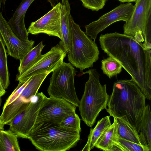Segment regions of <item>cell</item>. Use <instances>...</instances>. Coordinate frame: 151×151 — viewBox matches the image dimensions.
Instances as JSON below:
<instances>
[{"instance_id": "32", "label": "cell", "mask_w": 151, "mask_h": 151, "mask_svg": "<svg viewBox=\"0 0 151 151\" xmlns=\"http://www.w3.org/2000/svg\"><path fill=\"white\" fill-rule=\"evenodd\" d=\"M4 125L0 118V130H4Z\"/></svg>"}, {"instance_id": "16", "label": "cell", "mask_w": 151, "mask_h": 151, "mask_svg": "<svg viewBox=\"0 0 151 151\" xmlns=\"http://www.w3.org/2000/svg\"><path fill=\"white\" fill-rule=\"evenodd\" d=\"M114 122L99 138L95 147L105 151H123L119 141L118 126L115 117Z\"/></svg>"}, {"instance_id": "12", "label": "cell", "mask_w": 151, "mask_h": 151, "mask_svg": "<svg viewBox=\"0 0 151 151\" xmlns=\"http://www.w3.org/2000/svg\"><path fill=\"white\" fill-rule=\"evenodd\" d=\"M0 36L6 47L8 55L19 60L33 47L35 43L32 40L23 41L18 38L0 11Z\"/></svg>"}, {"instance_id": "7", "label": "cell", "mask_w": 151, "mask_h": 151, "mask_svg": "<svg viewBox=\"0 0 151 151\" xmlns=\"http://www.w3.org/2000/svg\"><path fill=\"white\" fill-rule=\"evenodd\" d=\"M129 20L123 28L124 34L134 37L140 32L143 37L144 47L151 49V0H137Z\"/></svg>"}, {"instance_id": "27", "label": "cell", "mask_w": 151, "mask_h": 151, "mask_svg": "<svg viewBox=\"0 0 151 151\" xmlns=\"http://www.w3.org/2000/svg\"><path fill=\"white\" fill-rule=\"evenodd\" d=\"M31 77L24 81L19 82L17 87L6 100L3 109L13 102L20 96L24 88L30 81Z\"/></svg>"}, {"instance_id": "35", "label": "cell", "mask_w": 151, "mask_h": 151, "mask_svg": "<svg viewBox=\"0 0 151 151\" xmlns=\"http://www.w3.org/2000/svg\"><path fill=\"white\" fill-rule=\"evenodd\" d=\"M1 3H2L1 0H0V10H1Z\"/></svg>"}, {"instance_id": "34", "label": "cell", "mask_w": 151, "mask_h": 151, "mask_svg": "<svg viewBox=\"0 0 151 151\" xmlns=\"http://www.w3.org/2000/svg\"><path fill=\"white\" fill-rule=\"evenodd\" d=\"M1 102H2V99H1V97H0V107L1 105Z\"/></svg>"}, {"instance_id": "30", "label": "cell", "mask_w": 151, "mask_h": 151, "mask_svg": "<svg viewBox=\"0 0 151 151\" xmlns=\"http://www.w3.org/2000/svg\"><path fill=\"white\" fill-rule=\"evenodd\" d=\"M59 0H47V1L49 2L50 4L55 5L59 2Z\"/></svg>"}, {"instance_id": "21", "label": "cell", "mask_w": 151, "mask_h": 151, "mask_svg": "<svg viewBox=\"0 0 151 151\" xmlns=\"http://www.w3.org/2000/svg\"><path fill=\"white\" fill-rule=\"evenodd\" d=\"M115 118L117 124L119 137L142 145L136 128L124 117Z\"/></svg>"}, {"instance_id": "20", "label": "cell", "mask_w": 151, "mask_h": 151, "mask_svg": "<svg viewBox=\"0 0 151 151\" xmlns=\"http://www.w3.org/2000/svg\"><path fill=\"white\" fill-rule=\"evenodd\" d=\"M50 73L46 71L32 76L19 96L27 102L31 101L32 97L36 96L42 82Z\"/></svg>"}, {"instance_id": "26", "label": "cell", "mask_w": 151, "mask_h": 151, "mask_svg": "<svg viewBox=\"0 0 151 151\" xmlns=\"http://www.w3.org/2000/svg\"><path fill=\"white\" fill-rule=\"evenodd\" d=\"M118 141L123 151H149L146 147L119 137Z\"/></svg>"}, {"instance_id": "3", "label": "cell", "mask_w": 151, "mask_h": 151, "mask_svg": "<svg viewBox=\"0 0 151 151\" xmlns=\"http://www.w3.org/2000/svg\"><path fill=\"white\" fill-rule=\"evenodd\" d=\"M80 132L49 122L35 123L29 139L36 149L42 151H65L80 139Z\"/></svg>"}, {"instance_id": "18", "label": "cell", "mask_w": 151, "mask_h": 151, "mask_svg": "<svg viewBox=\"0 0 151 151\" xmlns=\"http://www.w3.org/2000/svg\"><path fill=\"white\" fill-rule=\"evenodd\" d=\"M110 116L102 118L93 128H91L87 142L82 151H89L94 147L98 139L104 132L111 124Z\"/></svg>"}, {"instance_id": "19", "label": "cell", "mask_w": 151, "mask_h": 151, "mask_svg": "<svg viewBox=\"0 0 151 151\" xmlns=\"http://www.w3.org/2000/svg\"><path fill=\"white\" fill-rule=\"evenodd\" d=\"M45 46L42 42H41L20 60V65L18 68L19 74L17 76L22 75L40 59L43 56L42 51Z\"/></svg>"}, {"instance_id": "29", "label": "cell", "mask_w": 151, "mask_h": 151, "mask_svg": "<svg viewBox=\"0 0 151 151\" xmlns=\"http://www.w3.org/2000/svg\"><path fill=\"white\" fill-rule=\"evenodd\" d=\"M6 92L5 90L3 88L0 80V97L4 95Z\"/></svg>"}, {"instance_id": "14", "label": "cell", "mask_w": 151, "mask_h": 151, "mask_svg": "<svg viewBox=\"0 0 151 151\" xmlns=\"http://www.w3.org/2000/svg\"><path fill=\"white\" fill-rule=\"evenodd\" d=\"M35 0H22L12 17L8 22L12 30L19 39L23 41H29L28 33L24 23L26 13Z\"/></svg>"}, {"instance_id": "24", "label": "cell", "mask_w": 151, "mask_h": 151, "mask_svg": "<svg viewBox=\"0 0 151 151\" xmlns=\"http://www.w3.org/2000/svg\"><path fill=\"white\" fill-rule=\"evenodd\" d=\"M101 69L103 73L109 78L120 73L122 67L119 62L112 57L109 56L101 61Z\"/></svg>"}, {"instance_id": "8", "label": "cell", "mask_w": 151, "mask_h": 151, "mask_svg": "<svg viewBox=\"0 0 151 151\" xmlns=\"http://www.w3.org/2000/svg\"><path fill=\"white\" fill-rule=\"evenodd\" d=\"M76 106L61 98L45 96L36 123L49 122L59 124L68 116L76 112Z\"/></svg>"}, {"instance_id": "10", "label": "cell", "mask_w": 151, "mask_h": 151, "mask_svg": "<svg viewBox=\"0 0 151 151\" xmlns=\"http://www.w3.org/2000/svg\"><path fill=\"white\" fill-rule=\"evenodd\" d=\"M134 7V5L130 3L121 4L97 20L86 25V34L95 41L98 34L112 24L120 21L127 22L132 14Z\"/></svg>"}, {"instance_id": "1", "label": "cell", "mask_w": 151, "mask_h": 151, "mask_svg": "<svg viewBox=\"0 0 151 151\" xmlns=\"http://www.w3.org/2000/svg\"><path fill=\"white\" fill-rule=\"evenodd\" d=\"M104 52L119 62L139 87L151 100V50L134 37L115 32L101 35L99 39Z\"/></svg>"}, {"instance_id": "23", "label": "cell", "mask_w": 151, "mask_h": 151, "mask_svg": "<svg viewBox=\"0 0 151 151\" xmlns=\"http://www.w3.org/2000/svg\"><path fill=\"white\" fill-rule=\"evenodd\" d=\"M0 80L2 85L6 90L10 84L9 74L7 64L6 50L0 36Z\"/></svg>"}, {"instance_id": "31", "label": "cell", "mask_w": 151, "mask_h": 151, "mask_svg": "<svg viewBox=\"0 0 151 151\" xmlns=\"http://www.w3.org/2000/svg\"><path fill=\"white\" fill-rule=\"evenodd\" d=\"M122 2H127L130 3L131 2H135L137 0H117Z\"/></svg>"}, {"instance_id": "25", "label": "cell", "mask_w": 151, "mask_h": 151, "mask_svg": "<svg viewBox=\"0 0 151 151\" xmlns=\"http://www.w3.org/2000/svg\"><path fill=\"white\" fill-rule=\"evenodd\" d=\"M60 126L64 128L81 132V119L76 112L70 114L64 119L60 123Z\"/></svg>"}, {"instance_id": "17", "label": "cell", "mask_w": 151, "mask_h": 151, "mask_svg": "<svg viewBox=\"0 0 151 151\" xmlns=\"http://www.w3.org/2000/svg\"><path fill=\"white\" fill-rule=\"evenodd\" d=\"M141 145L151 151V113L149 105L146 106L136 128Z\"/></svg>"}, {"instance_id": "33", "label": "cell", "mask_w": 151, "mask_h": 151, "mask_svg": "<svg viewBox=\"0 0 151 151\" xmlns=\"http://www.w3.org/2000/svg\"><path fill=\"white\" fill-rule=\"evenodd\" d=\"M7 0H1L2 3L3 4H4Z\"/></svg>"}, {"instance_id": "5", "label": "cell", "mask_w": 151, "mask_h": 151, "mask_svg": "<svg viewBox=\"0 0 151 151\" xmlns=\"http://www.w3.org/2000/svg\"><path fill=\"white\" fill-rule=\"evenodd\" d=\"M73 38L71 51L67 54L68 61L81 72L85 69L92 67L99 58V51L94 41L81 29L76 23L71 15L69 16Z\"/></svg>"}, {"instance_id": "22", "label": "cell", "mask_w": 151, "mask_h": 151, "mask_svg": "<svg viewBox=\"0 0 151 151\" xmlns=\"http://www.w3.org/2000/svg\"><path fill=\"white\" fill-rule=\"evenodd\" d=\"M17 135L11 131L0 130V151H20Z\"/></svg>"}, {"instance_id": "28", "label": "cell", "mask_w": 151, "mask_h": 151, "mask_svg": "<svg viewBox=\"0 0 151 151\" xmlns=\"http://www.w3.org/2000/svg\"><path fill=\"white\" fill-rule=\"evenodd\" d=\"M83 6L88 9L98 11L103 9L108 0H80Z\"/></svg>"}, {"instance_id": "6", "label": "cell", "mask_w": 151, "mask_h": 151, "mask_svg": "<svg viewBox=\"0 0 151 151\" xmlns=\"http://www.w3.org/2000/svg\"><path fill=\"white\" fill-rule=\"evenodd\" d=\"M76 70L70 63L65 62L52 71L47 91L50 97L62 98L79 106L80 100L75 87Z\"/></svg>"}, {"instance_id": "15", "label": "cell", "mask_w": 151, "mask_h": 151, "mask_svg": "<svg viewBox=\"0 0 151 151\" xmlns=\"http://www.w3.org/2000/svg\"><path fill=\"white\" fill-rule=\"evenodd\" d=\"M61 3L60 19L62 38L59 43L67 54L70 52L73 46L72 33L69 22L70 7L68 0H62Z\"/></svg>"}, {"instance_id": "9", "label": "cell", "mask_w": 151, "mask_h": 151, "mask_svg": "<svg viewBox=\"0 0 151 151\" xmlns=\"http://www.w3.org/2000/svg\"><path fill=\"white\" fill-rule=\"evenodd\" d=\"M36 101L31 100L27 106L16 116L8 124L9 130L17 135L18 137L28 139L35 124L40 107L45 95L37 93Z\"/></svg>"}, {"instance_id": "4", "label": "cell", "mask_w": 151, "mask_h": 151, "mask_svg": "<svg viewBox=\"0 0 151 151\" xmlns=\"http://www.w3.org/2000/svg\"><path fill=\"white\" fill-rule=\"evenodd\" d=\"M86 73L89 74V78L78 107L82 120L91 127L100 112L107 109L110 96L107 93L106 85L100 83L99 74L96 70L91 69L83 74Z\"/></svg>"}, {"instance_id": "2", "label": "cell", "mask_w": 151, "mask_h": 151, "mask_svg": "<svg viewBox=\"0 0 151 151\" xmlns=\"http://www.w3.org/2000/svg\"><path fill=\"white\" fill-rule=\"evenodd\" d=\"M145 95L132 79L120 80L114 83L106 109L110 116L124 118L136 128L146 106Z\"/></svg>"}, {"instance_id": "13", "label": "cell", "mask_w": 151, "mask_h": 151, "mask_svg": "<svg viewBox=\"0 0 151 151\" xmlns=\"http://www.w3.org/2000/svg\"><path fill=\"white\" fill-rule=\"evenodd\" d=\"M61 3L59 2L45 15L31 22L27 30L28 33L36 35L43 33L57 37L61 40Z\"/></svg>"}, {"instance_id": "11", "label": "cell", "mask_w": 151, "mask_h": 151, "mask_svg": "<svg viewBox=\"0 0 151 151\" xmlns=\"http://www.w3.org/2000/svg\"><path fill=\"white\" fill-rule=\"evenodd\" d=\"M67 53L59 44L52 47L34 65L20 76H17L19 82L24 81L32 76L46 71L52 72L63 62Z\"/></svg>"}]
</instances>
